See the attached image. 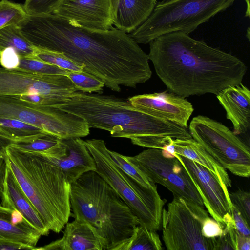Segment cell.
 <instances>
[{
    "instance_id": "8fae6325",
    "label": "cell",
    "mask_w": 250,
    "mask_h": 250,
    "mask_svg": "<svg viewBox=\"0 0 250 250\" xmlns=\"http://www.w3.org/2000/svg\"><path fill=\"white\" fill-rule=\"evenodd\" d=\"M200 218L182 198L173 196L163 208L162 214V239L168 250H215L216 237L202 235Z\"/></svg>"
},
{
    "instance_id": "44dd1931",
    "label": "cell",
    "mask_w": 250,
    "mask_h": 250,
    "mask_svg": "<svg viewBox=\"0 0 250 250\" xmlns=\"http://www.w3.org/2000/svg\"><path fill=\"white\" fill-rule=\"evenodd\" d=\"M41 236L19 212L0 205V238L35 247Z\"/></svg>"
},
{
    "instance_id": "ee69618b",
    "label": "cell",
    "mask_w": 250,
    "mask_h": 250,
    "mask_svg": "<svg viewBox=\"0 0 250 250\" xmlns=\"http://www.w3.org/2000/svg\"><path fill=\"white\" fill-rule=\"evenodd\" d=\"M29 0H25V2L28 1Z\"/></svg>"
},
{
    "instance_id": "603a6c76",
    "label": "cell",
    "mask_w": 250,
    "mask_h": 250,
    "mask_svg": "<svg viewBox=\"0 0 250 250\" xmlns=\"http://www.w3.org/2000/svg\"><path fill=\"white\" fill-rule=\"evenodd\" d=\"M171 143L174 146L173 154L199 164L213 173L228 188L231 186V181L226 169L193 138L172 139Z\"/></svg>"
},
{
    "instance_id": "4316f807",
    "label": "cell",
    "mask_w": 250,
    "mask_h": 250,
    "mask_svg": "<svg viewBox=\"0 0 250 250\" xmlns=\"http://www.w3.org/2000/svg\"><path fill=\"white\" fill-rule=\"evenodd\" d=\"M0 132L11 140H14L45 132L17 119L0 118Z\"/></svg>"
},
{
    "instance_id": "5bb4252c",
    "label": "cell",
    "mask_w": 250,
    "mask_h": 250,
    "mask_svg": "<svg viewBox=\"0 0 250 250\" xmlns=\"http://www.w3.org/2000/svg\"><path fill=\"white\" fill-rule=\"evenodd\" d=\"M117 0H61L52 14L72 25L94 30L113 27Z\"/></svg>"
},
{
    "instance_id": "7c38bea8",
    "label": "cell",
    "mask_w": 250,
    "mask_h": 250,
    "mask_svg": "<svg viewBox=\"0 0 250 250\" xmlns=\"http://www.w3.org/2000/svg\"><path fill=\"white\" fill-rule=\"evenodd\" d=\"M77 91L66 75L40 74L0 67V96L37 94L53 100L55 106Z\"/></svg>"
},
{
    "instance_id": "83f0119b",
    "label": "cell",
    "mask_w": 250,
    "mask_h": 250,
    "mask_svg": "<svg viewBox=\"0 0 250 250\" xmlns=\"http://www.w3.org/2000/svg\"><path fill=\"white\" fill-rule=\"evenodd\" d=\"M66 76L74 84L78 91L91 93H102L104 82L92 74L84 71H69Z\"/></svg>"
},
{
    "instance_id": "f35d334b",
    "label": "cell",
    "mask_w": 250,
    "mask_h": 250,
    "mask_svg": "<svg viewBox=\"0 0 250 250\" xmlns=\"http://www.w3.org/2000/svg\"><path fill=\"white\" fill-rule=\"evenodd\" d=\"M7 167L6 154L5 152L0 154V195L4 188Z\"/></svg>"
},
{
    "instance_id": "f1b7e54d",
    "label": "cell",
    "mask_w": 250,
    "mask_h": 250,
    "mask_svg": "<svg viewBox=\"0 0 250 250\" xmlns=\"http://www.w3.org/2000/svg\"><path fill=\"white\" fill-rule=\"evenodd\" d=\"M28 15L23 5L8 0L0 1V29L10 25H18Z\"/></svg>"
},
{
    "instance_id": "1f68e13d",
    "label": "cell",
    "mask_w": 250,
    "mask_h": 250,
    "mask_svg": "<svg viewBox=\"0 0 250 250\" xmlns=\"http://www.w3.org/2000/svg\"><path fill=\"white\" fill-rule=\"evenodd\" d=\"M108 151L111 158L117 166L131 178L146 188H150L156 185L128 161L125 157V155L110 150Z\"/></svg>"
},
{
    "instance_id": "d590c367",
    "label": "cell",
    "mask_w": 250,
    "mask_h": 250,
    "mask_svg": "<svg viewBox=\"0 0 250 250\" xmlns=\"http://www.w3.org/2000/svg\"><path fill=\"white\" fill-rule=\"evenodd\" d=\"M201 231L204 236L213 238L220 236L223 229L214 219L208 216L202 221Z\"/></svg>"
},
{
    "instance_id": "9a60e30c",
    "label": "cell",
    "mask_w": 250,
    "mask_h": 250,
    "mask_svg": "<svg viewBox=\"0 0 250 250\" xmlns=\"http://www.w3.org/2000/svg\"><path fill=\"white\" fill-rule=\"evenodd\" d=\"M39 154L60 168L70 184L84 173L96 170L94 159L81 138L60 139L54 148Z\"/></svg>"
},
{
    "instance_id": "74e56055",
    "label": "cell",
    "mask_w": 250,
    "mask_h": 250,
    "mask_svg": "<svg viewBox=\"0 0 250 250\" xmlns=\"http://www.w3.org/2000/svg\"><path fill=\"white\" fill-rule=\"evenodd\" d=\"M36 247L7 239L0 238V250H35Z\"/></svg>"
},
{
    "instance_id": "7a4b0ae2",
    "label": "cell",
    "mask_w": 250,
    "mask_h": 250,
    "mask_svg": "<svg viewBox=\"0 0 250 250\" xmlns=\"http://www.w3.org/2000/svg\"><path fill=\"white\" fill-rule=\"evenodd\" d=\"M149 60L167 90L184 98L211 93L242 83L247 71L238 58L203 40L175 32L149 43Z\"/></svg>"
},
{
    "instance_id": "6da1fadb",
    "label": "cell",
    "mask_w": 250,
    "mask_h": 250,
    "mask_svg": "<svg viewBox=\"0 0 250 250\" xmlns=\"http://www.w3.org/2000/svg\"><path fill=\"white\" fill-rule=\"evenodd\" d=\"M18 26L35 48L61 53L115 92L136 88L152 75L148 54L127 33L115 27L94 30L58 16L29 15Z\"/></svg>"
},
{
    "instance_id": "8d00e7d4",
    "label": "cell",
    "mask_w": 250,
    "mask_h": 250,
    "mask_svg": "<svg viewBox=\"0 0 250 250\" xmlns=\"http://www.w3.org/2000/svg\"><path fill=\"white\" fill-rule=\"evenodd\" d=\"M232 217L237 230L243 235L250 236V224L234 207L232 211Z\"/></svg>"
},
{
    "instance_id": "52a82bcc",
    "label": "cell",
    "mask_w": 250,
    "mask_h": 250,
    "mask_svg": "<svg viewBox=\"0 0 250 250\" xmlns=\"http://www.w3.org/2000/svg\"><path fill=\"white\" fill-rule=\"evenodd\" d=\"M188 128L192 138L226 170L250 177V146L237 134L221 122L201 115L192 118Z\"/></svg>"
},
{
    "instance_id": "5b68a950",
    "label": "cell",
    "mask_w": 250,
    "mask_h": 250,
    "mask_svg": "<svg viewBox=\"0 0 250 250\" xmlns=\"http://www.w3.org/2000/svg\"><path fill=\"white\" fill-rule=\"evenodd\" d=\"M84 143L94 159L97 172L129 207L139 225L158 231L162 227L165 204L157 185L146 188L122 171L111 158L103 140L92 139Z\"/></svg>"
},
{
    "instance_id": "ab89813d",
    "label": "cell",
    "mask_w": 250,
    "mask_h": 250,
    "mask_svg": "<svg viewBox=\"0 0 250 250\" xmlns=\"http://www.w3.org/2000/svg\"><path fill=\"white\" fill-rule=\"evenodd\" d=\"M236 240L237 250H250V236L243 235L237 230Z\"/></svg>"
},
{
    "instance_id": "b9f144b4",
    "label": "cell",
    "mask_w": 250,
    "mask_h": 250,
    "mask_svg": "<svg viewBox=\"0 0 250 250\" xmlns=\"http://www.w3.org/2000/svg\"><path fill=\"white\" fill-rule=\"evenodd\" d=\"M245 2L246 3V14L245 16L250 17V0H245Z\"/></svg>"
},
{
    "instance_id": "60d3db41",
    "label": "cell",
    "mask_w": 250,
    "mask_h": 250,
    "mask_svg": "<svg viewBox=\"0 0 250 250\" xmlns=\"http://www.w3.org/2000/svg\"><path fill=\"white\" fill-rule=\"evenodd\" d=\"M12 140L0 132V154L5 152L6 148L11 145Z\"/></svg>"
},
{
    "instance_id": "9c48e42d",
    "label": "cell",
    "mask_w": 250,
    "mask_h": 250,
    "mask_svg": "<svg viewBox=\"0 0 250 250\" xmlns=\"http://www.w3.org/2000/svg\"><path fill=\"white\" fill-rule=\"evenodd\" d=\"M0 118L21 120L61 139L84 137L90 132L87 122L77 115L11 96H0Z\"/></svg>"
},
{
    "instance_id": "8992f818",
    "label": "cell",
    "mask_w": 250,
    "mask_h": 250,
    "mask_svg": "<svg viewBox=\"0 0 250 250\" xmlns=\"http://www.w3.org/2000/svg\"><path fill=\"white\" fill-rule=\"evenodd\" d=\"M236 0H163L148 19L128 35L137 44L179 32L187 34L231 6Z\"/></svg>"
},
{
    "instance_id": "d6a6232c",
    "label": "cell",
    "mask_w": 250,
    "mask_h": 250,
    "mask_svg": "<svg viewBox=\"0 0 250 250\" xmlns=\"http://www.w3.org/2000/svg\"><path fill=\"white\" fill-rule=\"evenodd\" d=\"M231 202L247 223H250V194L248 191L239 189L229 193Z\"/></svg>"
},
{
    "instance_id": "ba28073f",
    "label": "cell",
    "mask_w": 250,
    "mask_h": 250,
    "mask_svg": "<svg viewBox=\"0 0 250 250\" xmlns=\"http://www.w3.org/2000/svg\"><path fill=\"white\" fill-rule=\"evenodd\" d=\"M125 157L152 182L161 185L173 196L184 200L200 218L209 216L188 174L175 156H165L161 149L147 148L135 156Z\"/></svg>"
},
{
    "instance_id": "4dcf8cb0",
    "label": "cell",
    "mask_w": 250,
    "mask_h": 250,
    "mask_svg": "<svg viewBox=\"0 0 250 250\" xmlns=\"http://www.w3.org/2000/svg\"><path fill=\"white\" fill-rule=\"evenodd\" d=\"M32 58L68 71L83 70V67L75 63L61 53L37 49Z\"/></svg>"
},
{
    "instance_id": "ac0fdd59",
    "label": "cell",
    "mask_w": 250,
    "mask_h": 250,
    "mask_svg": "<svg viewBox=\"0 0 250 250\" xmlns=\"http://www.w3.org/2000/svg\"><path fill=\"white\" fill-rule=\"evenodd\" d=\"M6 158L8 166L44 224L50 230L57 233H60L64 228L65 224L49 202L41 188L27 172L7 155Z\"/></svg>"
},
{
    "instance_id": "e575fe53",
    "label": "cell",
    "mask_w": 250,
    "mask_h": 250,
    "mask_svg": "<svg viewBox=\"0 0 250 250\" xmlns=\"http://www.w3.org/2000/svg\"><path fill=\"white\" fill-rule=\"evenodd\" d=\"M20 57L17 51L12 47H7L0 52V64L2 67L13 70L19 65Z\"/></svg>"
},
{
    "instance_id": "f546056e",
    "label": "cell",
    "mask_w": 250,
    "mask_h": 250,
    "mask_svg": "<svg viewBox=\"0 0 250 250\" xmlns=\"http://www.w3.org/2000/svg\"><path fill=\"white\" fill-rule=\"evenodd\" d=\"M17 69L44 75H66L68 70L49 64L33 58H20Z\"/></svg>"
},
{
    "instance_id": "3957f363",
    "label": "cell",
    "mask_w": 250,
    "mask_h": 250,
    "mask_svg": "<svg viewBox=\"0 0 250 250\" xmlns=\"http://www.w3.org/2000/svg\"><path fill=\"white\" fill-rule=\"evenodd\" d=\"M85 120L89 127L109 131L112 137L129 139L147 148L162 149L173 139L192 138L188 129L137 108L113 96L77 91L55 106Z\"/></svg>"
},
{
    "instance_id": "d4e9b609",
    "label": "cell",
    "mask_w": 250,
    "mask_h": 250,
    "mask_svg": "<svg viewBox=\"0 0 250 250\" xmlns=\"http://www.w3.org/2000/svg\"><path fill=\"white\" fill-rule=\"evenodd\" d=\"M7 47L14 48L20 58H32L37 51L15 24L0 29V52Z\"/></svg>"
},
{
    "instance_id": "7bdbcfd3",
    "label": "cell",
    "mask_w": 250,
    "mask_h": 250,
    "mask_svg": "<svg viewBox=\"0 0 250 250\" xmlns=\"http://www.w3.org/2000/svg\"><path fill=\"white\" fill-rule=\"evenodd\" d=\"M248 34H247V36H248V40L249 41L250 40V33H249V28H248Z\"/></svg>"
},
{
    "instance_id": "2e32d148",
    "label": "cell",
    "mask_w": 250,
    "mask_h": 250,
    "mask_svg": "<svg viewBox=\"0 0 250 250\" xmlns=\"http://www.w3.org/2000/svg\"><path fill=\"white\" fill-rule=\"evenodd\" d=\"M128 101L134 106L155 117L188 128V122L194 108L185 98L168 90L136 95Z\"/></svg>"
},
{
    "instance_id": "30bf717a",
    "label": "cell",
    "mask_w": 250,
    "mask_h": 250,
    "mask_svg": "<svg viewBox=\"0 0 250 250\" xmlns=\"http://www.w3.org/2000/svg\"><path fill=\"white\" fill-rule=\"evenodd\" d=\"M5 152L36 182L66 224L71 215L70 184L62 170L38 153L23 151L10 146L6 148Z\"/></svg>"
},
{
    "instance_id": "484cf974",
    "label": "cell",
    "mask_w": 250,
    "mask_h": 250,
    "mask_svg": "<svg viewBox=\"0 0 250 250\" xmlns=\"http://www.w3.org/2000/svg\"><path fill=\"white\" fill-rule=\"evenodd\" d=\"M61 138L43 132L36 135L11 140L10 146L21 150L33 153H42L56 146Z\"/></svg>"
},
{
    "instance_id": "7402d4cb",
    "label": "cell",
    "mask_w": 250,
    "mask_h": 250,
    "mask_svg": "<svg viewBox=\"0 0 250 250\" xmlns=\"http://www.w3.org/2000/svg\"><path fill=\"white\" fill-rule=\"evenodd\" d=\"M156 0H117L113 25L130 33L142 24L152 13Z\"/></svg>"
},
{
    "instance_id": "836d02e7",
    "label": "cell",
    "mask_w": 250,
    "mask_h": 250,
    "mask_svg": "<svg viewBox=\"0 0 250 250\" xmlns=\"http://www.w3.org/2000/svg\"><path fill=\"white\" fill-rule=\"evenodd\" d=\"M61 0H29L23 4L28 15L52 14Z\"/></svg>"
},
{
    "instance_id": "d6986e66",
    "label": "cell",
    "mask_w": 250,
    "mask_h": 250,
    "mask_svg": "<svg viewBox=\"0 0 250 250\" xmlns=\"http://www.w3.org/2000/svg\"><path fill=\"white\" fill-rule=\"evenodd\" d=\"M236 134H245L250 129V91L242 84L230 86L216 95Z\"/></svg>"
},
{
    "instance_id": "ffe728a7",
    "label": "cell",
    "mask_w": 250,
    "mask_h": 250,
    "mask_svg": "<svg viewBox=\"0 0 250 250\" xmlns=\"http://www.w3.org/2000/svg\"><path fill=\"white\" fill-rule=\"evenodd\" d=\"M1 196L2 206L18 211L41 233L42 236L48 235L50 230L22 190L8 164Z\"/></svg>"
},
{
    "instance_id": "277c9868",
    "label": "cell",
    "mask_w": 250,
    "mask_h": 250,
    "mask_svg": "<svg viewBox=\"0 0 250 250\" xmlns=\"http://www.w3.org/2000/svg\"><path fill=\"white\" fill-rule=\"evenodd\" d=\"M70 201L73 216L94 227L105 241L107 250H114L139 225L129 207L95 171L84 173L70 184Z\"/></svg>"
},
{
    "instance_id": "e0dca14e",
    "label": "cell",
    "mask_w": 250,
    "mask_h": 250,
    "mask_svg": "<svg viewBox=\"0 0 250 250\" xmlns=\"http://www.w3.org/2000/svg\"><path fill=\"white\" fill-rule=\"evenodd\" d=\"M62 237L38 250H107L105 241L87 222L75 218L64 227Z\"/></svg>"
},
{
    "instance_id": "cb8c5ba5",
    "label": "cell",
    "mask_w": 250,
    "mask_h": 250,
    "mask_svg": "<svg viewBox=\"0 0 250 250\" xmlns=\"http://www.w3.org/2000/svg\"><path fill=\"white\" fill-rule=\"evenodd\" d=\"M162 244L156 231L137 226L132 234L114 250H161Z\"/></svg>"
},
{
    "instance_id": "4fadbf2b",
    "label": "cell",
    "mask_w": 250,
    "mask_h": 250,
    "mask_svg": "<svg viewBox=\"0 0 250 250\" xmlns=\"http://www.w3.org/2000/svg\"><path fill=\"white\" fill-rule=\"evenodd\" d=\"M198 191L208 213L222 229L233 221L231 202L228 188L211 171L199 164L176 154Z\"/></svg>"
}]
</instances>
